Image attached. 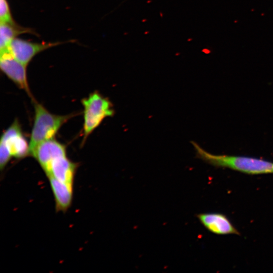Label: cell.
Instances as JSON below:
<instances>
[{
  "mask_svg": "<svg viewBox=\"0 0 273 273\" xmlns=\"http://www.w3.org/2000/svg\"><path fill=\"white\" fill-rule=\"evenodd\" d=\"M197 156L215 167H225L243 173L259 174L273 173V163L263 159L240 156L215 155L192 142Z\"/></svg>",
  "mask_w": 273,
  "mask_h": 273,
  "instance_id": "cell-1",
  "label": "cell"
},
{
  "mask_svg": "<svg viewBox=\"0 0 273 273\" xmlns=\"http://www.w3.org/2000/svg\"><path fill=\"white\" fill-rule=\"evenodd\" d=\"M34 101V118L30 135L29 155L41 143L54 138L70 115H57L50 113L41 104Z\"/></svg>",
  "mask_w": 273,
  "mask_h": 273,
  "instance_id": "cell-2",
  "label": "cell"
},
{
  "mask_svg": "<svg viewBox=\"0 0 273 273\" xmlns=\"http://www.w3.org/2000/svg\"><path fill=\"white\" fill-rule=\"evenodd\" d=\"M83 106V143L107 117L114 113L111 101L98 92L90 94L81 100Z\"/></svg>",
  "mask_w": 273,
  "mask_h": 273,
  "instance_id": "cell-3",
  "label": "cell"
},
{
  "mask_svg": "<svg viewBox=\"0 0 273 273\" xmlns=\"http://www.w3.org/2000/svg\"><path fill=\"white\" fill-rule=\"evenodd\" d=\"M29 155V144L23 134L17 120L2 135L0 142V168L3 170L12 157L23 158Z\"/></svg>",
  "mask_w": 273,
  "mask_h": 273,
  "instance_id": "cell-4",
  "label": "cell"
},
{
  "mask_svg": "<svg viewBox=\"0 0 273 273\" xmlns=\"http://www.w3.org/2000/svg\"><path fill=\"white\" fill-rule=\"evenodd\" d=\"M0 68L9 79L32 97L27 78L26 66L17 60L8 48L1 50Z\"/></svg>",
  "mask_w": 273,
  "mask_h": 273,
  "instance_id": "cell-5",
  "label": "cell"
},
{
  "mask_svg": "<svg viewBox=\"0 0 273 273\" xmlns=\"http://www.w3.org/2000/svg\"><path fill=\"white\" fill-rule=\"evenodd\" d=\"M63 43L64 42H33L16 37L12 40L8 48L17 60L27 66L37 54Z\"/></svg>",
  "mask_w": 273,
  "mask_h": 273,
  "instance_id": "cell-6",
  "label": "cell"
},
{
  "mask_svg": "<svg viewBox=\"0 0 273 273\" xmlns=\"http://www.w3.org/2000/svg\"><path fill=\"white\" fill-rule=\"evenodd\" d=\"M76 169L77 164L71 161L65 155L54 159L44 171L48 177H53L73 185Z\"/></svg>",
  "mask_w": 273,
  "mask_h": 273,
  "instance_id": "cell-7",
  "label": "cell"
},
{
  "mask_svg": "<svg viewBox=\"0 0 273 273\" xmlns=\"http://www.w3.org/2000/svg\"><path fill=\"white\" fill-rule=\"evenodd\" d=\"M65 155L66 151L65 146L54 138L39 144L31 156L35 158L44 170L54 159Z\"/></svg>",
  "mask_w": 273,
  "mask_h": 273,
  "instance_id": "cell-8",
  "label": "cell"
},
{
  "mask_svg": "<svg viewBox=\"0 0 273 273\" xmlns=\"http://www.w3.org/2000/svg\"><path fill=\"white\" fill-rule=\"evenodd\" d=\"M197 217L203 225L210 232L217 235L235 234L239 232L229 218L223 214L205 213L199 214Z\"/></svg>",
  "mask_w": 273,
  "mask_h": 273,
  "instance_id": "cell-9",
  "label": "cell"
},
{
  "mask_svg": "<svg viewBox=\"0 0 273 273\" xmlns=\"http://www.w3.org/2000/svg\"><path fill=\"white\" fill-rule=\"evenodd\" d=\"M55 199L57 211L65 212L70 207L73 193V185L69 184L53 177H48Z\"/></svg>",
  "mask_w": 273,
  "mask_h": 273,
  "instance_id": "cell-10",
  "label": "cell"
},
{
  "mask_svg": "<svg viewBox=\"0 0 273 273\" xmlns=\"http://www.w3.org/2000/svg\"><path fill=\"white\" fill-rule=\"evenodd\" d=\"M24 33L36 34L31 28L24 27L17 23L11 24L1 23L0 24V51L8 48L10 42L17 36Z\"/></svg>",
  "mask_w": 273,
  "mask_h": 273,
  "instance_id": "cell-11",
  "label": "cell"
},
{
  "mask_svg": "<svg viewBox=\"0 0 273 273\" xmlns=\"http://www.w3.org/2000/svg\"><path fill=\"white\" fill-rule=\"evenodd\" d=\"M0 22L16 24L13 18L7 0H0Z\"/></svg>",
  "mask_w": 273,
  "mask_h": 273,
  "instance_id": "cell-12",
  "label": "cell"
}]
</instances>
